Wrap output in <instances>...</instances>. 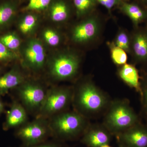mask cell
Instances as JSON below:
<instances>
[{
    "instance_id": "cell-1",
    "label": "cell",
    "mask_w": 147,
    "mask_h": 147,
    "mask_svg": "<svg viewBox=\"0 0 147 147\" xmlns=\"http://www.w3.org/2000/svg\"><path fill=\"white\" fill-rule=\"evenodd\" d=\"M73 89L74 109L87 118L106 111L111 102L108 96L90 81Z\"/></svg>"
},
{
    "instance_id": "cell-2",
    "label": "cell",
    "mask_w": 147,
    "mask_h": 147,
    "mask_svg": "<svg viewBox=\"0 0 147 147\" xmlns=\"http://www.w3.org/2000/svg\"><path fill=\"white\" fill-rule=\"evenodd\" d=\"M141 122L127 100L111 101L106 110L102 125L112 134H121Z\"/></svg>"
},
{
    "instance_id": "cell-3",
    "label": "cell",
    "mask_w": 147,
    "mask_h": 147,
    "mask_svg": "<svg viewBox=\"0 0 147 147\" xmlns=\"http://www.w3.org/2000/svg\"><path fill=\"white\" fill-rule=\"evenodd\" d=\"M52 136L61 140L74 139L84 134L88 119L74 110L63 111L48 119Z\"/></svg>"
},
{
    "instance_id": "cell-4",
    "label": "cell",
    "mask_w": 147,
    "mask_h": 147,
    "mask_svg": "<svg viewBox=\"0 0 147 147\" xmlns=\"http://www.w3.org/2000/svg\"><path fill=\"white\" fill-rule=\"evenodd\" d=\"M74 89L68 87H54L47 91L45 100L36 117L49 119L67 110L72 104Z\"/></svg>"
},
{
    "instance_id": "cell-5",
    "label": "cell",
    "mask_w": 147,
    "mask_h": 147,
    "mask_svg": "<svg viewBox=\"0 0 147 147\" xmlns=\"http://www.w3.org/2000/svg\"><path fill=\"white\" fill-rule=\"evenodd\" d=\"M15 135L23 142L24 146L39 144L53 137L48 119L40 117L27 121L16 128Z\"/></svg>"
},
{
    "instance_id": "cell-6",
    "label": "cell",
    "mask_w": 147,
    "mask_h": 147,
    "mask_svg": "<svg viewBox=\"0 0 147 147\" xmlns=\"http://www.w3.org/2000/svg\"><path fill=\"white\" fill-rule=\"evenodd\" d=\"M16 89L21 104L28 113L35 114L36 117L48 89L39 83L26 80Z\"/></svg>"
},
{
    "instance_id": "cell-7",
    "label": "cell",
    "mask_w": 147,
    "mask_h": 147,
    "mask_svg": "<svg viewBox=\"0 0 147 147\" xmlns=\"http://www.w3.org/2000/svg\"><path fill=\"white\" fill-rule=\"evenodd\" d=\"M79 67V60L76 56L70 54H61L51 61L49 73L55 80H69L76 76Z\"/></svg>"
},
{
    "instance_id": "cell-8",
    "label": "cell",
    "mask_w": 147,
    "mask_h": 147,
    "mask_svg": "<svg viewBox=\"0 0 147 147\" xmlns=\"http://www.w3.org/2000/svg\"><path fill=\"white\" fill-rule=\"evenodd\" d=\"M112 134L102 125H89L82 142L88 147H102L109 145Z\"/></svg>"
},
{
    "instance_id": "cell-9",
    "label": "cell",
    "mask_w": 147,
    "mask_h": 147,
    "mask_svg": "<svg viewBox=\"0 0 147 147\" xmlns=\"http://www.w3.org/2000/svg\"><path fill=\"white\" fill-rule=\"evenodd\" d=\"M117 136L127 147H147V124L140 122Z\"/></svg>"
},
{
    "instance_id": "cell-10",
    "label": "cell",
    "mask_w": 147,
    "mask_h": 147,
    "mask_svg": "<svg viewBox=\"0 0 147 147\" xmlns=\"http://www.w3.org/2000/svg\"><path fill=\"white\" fill-rule=\"evenodd\" d=\"M26 65L32 70H39L44 67L45 54L41 42L36 39L32 40L27 44L25 50Z\"/></svg>"
},
{
    "instance_id": "cell-11",
    "label": "cell",
    "mask_w": 147,
    "mask_h": 147,
    "mask_svg": "<svg viewBox=\"0 0 147 147\" xmlns=\"http://www.w3.org/2000/svg\"><path fill=\"white\" fill-rule=\"evenodd\" d=\"M28 112L21 102L13 101L7 112L3 128L5 131L17 128L28 121Z\"/></svg>"
},
{
    "instance_id": "cell-12",
    "label": "cell",
    "mask_w": 147,
    "mask_h": 147,
    "mask_svg": "<svg viewBox=\"0 0 147 147\" xmlns=\"http://www.w3.org/2000/svg\"><path fill=\"white\" fill-rule=\"evenodd\" d=\"M98 26L94 18H90L79 24L74 28L72 38L75 42L83 43L92 40L96 35Z\"/></svg>"
},
{
    "instance_id": "cell-13",
    "label": "cell",
    "mask_w": 147,
    "mask_h": 147,
    "mask_svg": "<svg viewBox=\"0 0 147 147\" xmlns=\"http://www.w3.org/2000/svg\"><path fill=\"white\" fill-rule=\"evenodd\" d=\"M26 80L18 67L11 68L0 76V96H4L9 91L16 88Z\"/></svg>"
},
{
    "instance_id": "cell-14",
    "label": "cell",
    "mask_w": 147,
    "mask_h": 147,
    "mask_svg": "<svg viewBox=\"0 0 147 147\" xmlns=\"http://www.w3.org/2000/svg\"><path fill=\"white\" fill-rule=\"evenodd\" d=\"M119 75L127 86L140 93L141 80L138 70L134 65L126 63L122 65Z\"/></svg>"
},
{
    "instance_id": "cell-15",
    "label": "cell",
    "mask_w": 147,
    "mask_h": 147,
    "mask_svg": "<svg viewBox=\"0 0 147 147\" xmlns=\"http://www.w3.org/2000/svg\"><path fill=\"white\" fill-rule=\"evenodd\" d=\"M132 50L138 60H147V32H139L134 35L132 44Z\"/></svg>"
},
{
    "instance_id": "cell-16",
    "label": "cell",
    "mask_w": 147,
    "mask_h": 147,
    "mask_svg": "<svg viewBox=\"0 0 147 147\" xmlns=\"http://www.w3.org/2000/svg\"><path fill=\"white\" fill-rule=\"evenodd\" d=\"M122 9L136 26L139 25L146 18L145 11L137 5L125 3L122 5Z\"/></svg>"
},
{
    "instance_id": "cell-17",
    "label": "cell",
    "mask_w": 147,
    "mask_h": 147,
    "mask_svg": "<svg viewBox=\"0 0 147 147\" xmlns=\"http://www.w3.org/2000/svg\"><path fill=\"white\" fill-rule=\"evenodd\" d=\"M68 7L65 3L59 1L53 4L50 9V16L55 22H59L66 20L68 16Z\"/></svg>"
},
{
    "instance_id": "cell-18",
    "label": "cell",
    "mask_w": 147,
    "mask_h": 147,
    "mask_svg": "<svg viewBox=\"0 0 147 147\" xmlns=\"http://www.w3.org/2000/svg\"><path fill=\"white\" fill-rule=\"evenodd\" d=\"M16 12L15 6L12 3L0 4V29L10 22Z\"/></svg>"
},
{
    "instance_id": "cell-19",
    "label": "cell",
    "mask_w": 147,
    "mask_h": 147,
    "mask_svg": "<svg viewBox=\"0 0 147 147\" xmlns=\"http://www.w3.org/2000/svg\"><path fill=\"white\" fill-rule=\"evenodd\" d=\"M109 45L111 50V57L114 63L119 65L126 64L127 57L125 51L116 46L114 43H110Z\"/></svg>"
},
{
    "instance_id": "cell-20",
    "label": "cell",
    "mask_w": 147,
    "mask_h": 147,
    "mask_svg": "<svg viewBox=\"0 0 147 147\" xmlns=\"http://www.w3.org/2000/svg\"><path fill=\"white\" fill-rule=\"evenodd\" d=\"M0 41L12 51L18 49L21 44L19 38L13 33L7 34L0 37Z\"/></svg>"
},
{
    "instance_id": "cell-21",
    "label": "cell",
    "mask_w": 147,
    "mask_h": 147,
    "mask_svg": "<svg viewBox=\"0 0 147 147\" xmlns=\"http://www.w3.org/2000/svg\"><path fill=\"white\" fill-rule=\"evenodd\" d=\"M36 23L37 18L34 15L28 14L20 22L19 25V30L22 33L27 34L33 30Z\"/></svg>"
},
{
    "instance_id": "cell-22",
    "label": "cell",
    "mask_w": 147,
    "mask_h": 147,
    "mask_svg": "<svg viewBox=\"0 0 147 147\" xmlns=\"http://www.w3.org/2000/svg\"><path fill=\"white\" fill-rule=\"evenodd\" d=\"M139 94L141 96L142 115L147 122V75L141 81V92Z\"/></svg>"
},
{
    "instance_id": "cell-23",
    "label": "cell",
    "mask_w": 147,
    "mask_h": 147,
    "mask_svg": "<svg viewBox=\"0 0 147 147\" xmlns=\"http://www.w3.org/2000/svg\"><path fill=\"white\" fill-rule=\"evenodd\" d=\"M74 3L80 15H83L89 11L93 8L96 0H73Z\"/></svg>"
},
{
    "instance_id": "cell-24",
    "label": "cell",
    "mask_w": 147,
    "mask_h": 147,
    "mask_svg": "<svg viewBox=\"0 0 147 147\" xmlns=\"http://www.w3.org/2000/svg\"><path fill=\"white\" fill-rule=\"evenodd\" d=\"M17 58L16 53L9 50L0 41V62L11 61L16 59Z\"/></svg>"
},
{
    "instance_id": "cell-25",
    "label": "cell",
    "mask_w": 147,
    "mask_h": 147,
    "mask_svg": "<svg viewBox=\"0 0 147 147\" xmlns=\"http://www.w3.org/2000/svg\"><path fill=\"white\" fill-rule=\"evenodd\" d=\"M43 37L47 44L51 46H57L60 41L59 35L51 29L45 30L43 33Z\"/></svg>"
},
{
    "instance_id": "cell-26",
    "label": "cell",
    "mask_w": 147,
    "mask_h": 147,
    "mask_svg": "<svg viewBox=\"0 0 147 147\" xmlns=\"http://www.w3.org/2000/svg\"><path fill=\"white\" fill-rule=\"evenodd\" d=\"M115 45L125 51L129 50V41L127 35L124 32H120L117 36Z\"/></svg>"
},
{
    "instance_id": "cell-27",
    "label": "cell",
    "mask_w": 147,
    "mask_h": 147,
    "mask_svg": "<svg viewBox=\"0 0 147 147\" xmlns=\"http://www.w3.org/2000/svg\"><path fill=\"white\" fill-rule=\"evenodd\" d=\"M51 0H37L32 5L27 7V9L32 10H40L44 9L49 5Z\"/></svg>"
},
{
    "instance_id": "cell-28",
    "label": "cell",
    "mask_w": 147,
    "mask_h": 147,
    "mask_svg": "<svg viewBox=\"0 0 147 147\" xmlns=\"http://www.w3.org/2000/svg\"><path fill=\"white\" fill-rule=\"evenodd\" d=\"M96 1L108 9H111L115 6L118 4L119 0H96Z\"/></svg>"
},
{
    "instance_id": "cell-29",
    "label": "cell",
    "mask_w": 147,
    "mask_h": 147,
    "mask_svg": "<svg viewBox=\"0 0 147 147\" xmlns=\"http://www.w3.org/2000/svg\"><path fill=\"white\" fill-rule=\"evenodd\" d=\"M24 147H61L58 144L53 143H41L39 144L30 146H24Z\"/></svg>"
},
{
    "instance_id": "cell-30",
    "label": "cell",
    "mask_w": 147,
    "mask_h": 147,
    "mask_svg": "<svg viewBox=\"0 0 147 147\" xmlns=\"http://www.w3.org/2000/svg\"><path fill=\"white\" fill-rule=\"evenodd\" d=\"M2 96H0V116L1 115L5 109V105L2 99Z\"/></svg>"
},
{
    "instance_id": "cell-31",
    "label": "cell",
    "mask_w": 147,
    "mask_h": 147,
    "mask_svg": "<svg viewBox=\"0 0 147 147\" xmlns=\"http://www.w3.org/2000/svg\"><path fill=\"white\" fill-rule=\"evenodd\" d=\"M118 142L119 147H128L126 145L124 144H123L119 141V140H118Z\"/></svg>"
},
{
    "instance_id": "cell-32",
    "label": "cell",
    "mask_w": 147,
    "mask_h": 147,
    "mask_svg": "<svg viewBox=\"0 0 147 147\" xmlns=\"http://www.w3.org/2000/svg\"><path fill=\"white\" fill-rule=\"evenodd\" d=\"M37 1V0H30L28 5V6L27 7L30 6L32 5L34 3Z\"/></svg>"
},
{
    "instance_id": "cell-33",
    "label": "cell",
    "mask_w": 147,
    "mask_h": 147,
    "mask_svg": "<svg viewBox=\"0 0 147 147\" xmlns=\"http://www.w3.org/2000/svg\"><path fill=\"white\" fill-rule=\"evenodd\" d=\"M102 147H112L110 146H109V145H105V146H102Z\"/></svg>"
},
{
    "instance_id": "cell-34",
    "label": "cell",
    "mask_w": 147,
    "mask_h": 147,
    "mask_svg": "<svg viewBox=\"0 0 147 147\" xmlns=\"http://www.w3.org/2000/svg\"><path fill=\"white\" fill-rule=\"evenodd\" d=\"M144 1H147V0H144Z\"/></svg>"
}]
</instances>
